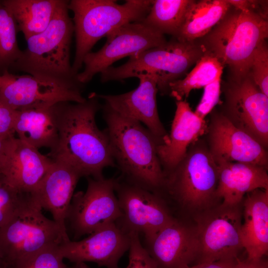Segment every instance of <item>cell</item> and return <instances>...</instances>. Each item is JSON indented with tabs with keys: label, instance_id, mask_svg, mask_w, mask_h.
<instances>
[{
	"label": "cell",
	"instance_id": "cell-1",
	"mask_svg": "<svg viewBox=\"0 0 268 268\" xmlns=\"http://www.w3.org/2000/svg\"><path fill=\"white\" fill-rule=\"evenodd\" d=\"M98 99L92 93L82 103L55 105L59 139L48 156L70 166L81 177L101 178L105 168L116 167L107 134L96 123Z\"/></svg>",
	"mask_w": 268,
	"mask_h": 268
},
{
	"label": "cell",
	"instance_id": "cell-2",
	"mask_svg": "<svg viewBox=\"0 0 268 268\" xmlns=\"http://www.w3.org/2000/svg\"><path fill=\"white\" fill-rule=\"evenodd\" d=\"M103 118L114 161L127 182L163 195L166 177L157 154L158 141L141 124L105 104Z\"/></svg>",
	"mask_w": 268,
	"mask_h": 268
},
{
	"label": "cell",
	"instance_id": "cell-3",
	"mask_svg": "<svg viewBox=\"0 0 268 268\" xmlns=\"http://www.w3.org/2000/svg\"><path fill=\"white\" fill-rule=\"evenodd\" d=\"M68 0H61L53 19L42 32L28 39L26 48L11 69L60 83L81 85L70 63L74 32Z\"/></svg>",
	"mask_w": 268,
	"mask_h": 268
},
{
	"label": "cell",
	"instance_id": "cell-4",
	"mask_svg": "<svg viewBox=\"0 0 268 268\" xmlns=\"http://www.w3.org/2000/svg\"><path fill=\"white\" fill-rule=\"evenodd\" d=\"M268 37V19L253 11L232 7L200 40L206 53L229 67L231 80L239 81L249 74L256 49Z\"/></svg>",
	"mask_w": 268,
	"mask_h": 268
},
{
	"label": "cell",
	"instance_id": "cell-5",
	"mask_svg": "<svg viewBox=\"0 0 268 268\" xmlns=\"http://www.w3.org/2000/svg\"><path fill=\"white\" fill-rule=\"evenodd\" d=\"M153 0H127L123 4L114 0H71L67 7L74 14L76 49L72 68L75 74L84 57L101 38L120 27L142 21Z\"/></svg>",
	"mask_w": 268,
	"mask_h": 268
},
{
	"label": "cell",
	"instance_id": "cell-6",
	"mask_svg": "<svg viewBox=\"0 0 268 268\" xmlns=\"http://www.w3.org/2000/svg\"><path fill=\"white\" fill-rule=\"evenodd\" d=\"M218 177L216 162L208 146L199 139L166 177L163 194L194 215L220 203L216 196Z\"/></svg>",
	"mask_w": 268,
	"mask_h": 268
},
{
	"label": "cell",
	"instance_id": "cell-7",
	"mask_svg": "<svg viewBox=\"0 0 268 268\" xmlns=\"http://www.w3.org/2000/svg\"><path fill=\"white\" fill-rule=\"evenodd\" d=\"M200 39L184 42L173 38L159 46L130 57L124 64L111 66L101 73V81H122L142 73L156 77L157 88L162 94L169 93V84L182 78L205 54Z\"/></svg>",
	"mask_w": 268,
	"mask_h": 268
},
{
	"label": "cell",
	"instance_id": "cell-8",
	"mask_svg": "<svg viewBox=\"0 0 268 268\" xmlns=\"http://www.w3.org/2000/svg\"><path fill=\"white\" fill-rule=\"evenodd\" d=\"M69 240L68 235L43 214L32 199L0 228V260L7 266L45 247Z\"/></svg>",
	"mask_w": 268,
	"mask_h": 268
},
{
	"label": "cell",
	"instance_id": "cell-9",
	"mask_svg": "<svg viewBox=\"0 0 268 268\" xmlns=\"http://www.w3.org/2000/svg\"><path fill=\"white\" fill-rule=\"evenodd\" d=\"M242 203H220L194 215L200 246L197 264L238 258L243 249Z\"/></svg>",
	"mask_w": 268,
	"mask_h": 268
},
{
	"label": "cell",
	"instance_id": "cell-10",
	"mask_svg": "<svg viewBox=\"0 0 268 268\" xmlns=\"http://www.w3.org/2000/svg\"><path fill=\"white\" fill-rule=\"evenodd\" d=\"M115 191L121 212L116 225L130 234L150 237L175 218L164 198L131 184L120 176L116 178Z\"/></svg>",
	"mask_w": 268,
	"mask_h": 268
},
{
	"label": "cell",
	"instance_id": "cell-11",
	"mask_svg": "<svg viewBox=\"0 0 268 268\" xmlns=\"http://www.w3.org/2000/svg\"><path fill=\"white\" fill-rule=\"evenodd\" d=\"M87 178L86 191L73 194L66 220L74 239L116 223L121 215L115 191L116 178Z\"/></svg>",
	"mask_w": 268,
	"mask_h": 268
},
{
	"label": "cell",
	"instance_id": "cell-12",
	"mask_svg": "<svg viewBox=\"0 0 268 268\" xmlns=\"http://www.w3.org/2000/svg\"><path fill=\"white\" fill-rule=\"evenodd\" d=\"M104 45L96 52L88 53L84 58L82 71L77 74L78 81L85 84L97 73L126 57H132L167 42L164 35L142 21L126 24L107 36Z\"/></svg>",
	"mask_w": 268,
	"mask_h": 268
},
{
	"label": "cell",
	"instance_id": "cell-13",
	"mask_svg": "<svg viewBox=\"0 0 268 268\" xmlns=\"http://www.w3.org/2000/svg\"><path fill=\"white\" fill-rule=\"evenodd\" d=\"M81 85H71L17 75L6 70L0 74V95L13 109L48 107L63 102L82 103Z\"/></svg>",
	"mask_w": 268,
	"mask_h": 268
},
{
	"label": "cell",
	"instance_id": "cell-14",
	"mask_svg": "<svg viewBox=\"0 0 268 268\" xmlns=\"http://www.w3.org/2000/svg\"><path fill=\"white\" fill-rule=\"evenodd\" d=\"M222 113L237 128L251 135L266 149L268 145V96L248 74L230 81L224 91Z\"/></svg>",
	"mask_w": 268,
	"mask_h": 268
},
{
	"label": "cell",
	"instance_id": "cell-15",
	"mask_svg": "<svg viewBox=\"0 0 268 268\" xmlns=\"http://www.w3.org/2000/svg\"><path fill=\"white\" fill-rule=\"evenodd\" d=\"M207 133L208 147L215 160L252 164L268 169L267 149L235 127L222 113H213Z\"/></svg>",
	"mask_w": 268,
	"mask_h": 268
},
{
	"label": "cell",
	"instance_id": "cell-16",
	"mask_svg": "<svg viewBox=\"0 0 268 268\" xmlns=\"http://www.w3.org/2000/svg\"><path fill=\"white\" fill-rule=\"evenodd\" d=\"M143 246L157 268H186L197 261L200 251L196 226L176 218L152 236L144 238Z\"/></svg>",
	"mask_w": 268,
	"mask_h": 268
},
{
	"label": "cell",
	"instance_id": "cell-17",
	"mask_svg": "<svg viewBox=\"0 0 268 268\" xmlns=\"http://www.w3.org/2000/svg\"><path fill=\"white\" fill-rule=\"evenodd\" d=\"M136 77L139 80L138 86L125 93L103 95L95 93L98 98L120 115L143 123L159 142L164 144L168 140V134L158 115L156 94L158 91L155 76L142 73Z\"/></svg>",
	"mask_w": 268,
	"mask_h": 268
},
{
	"label": "cell",
	"instance_id": "cell-18",
	"mask_svg": "<svg viewBox=\"0 0 268 268\" xmlns=\"http://www.w3.org/2000/svg\"><path fill=\"white\" fill-rule=\"evenodd\" d=\"M53 162L38 149L13 135L8 139L0 157V174L12 187L31 194Z\"/></svg>",
	"mask_w": 268,
	"mask_h": 268
},
{
	"label": "cell",
	"instance_id": "cell-19",
	"mask_svg": "<svg viewBox=\"0 0 268 268\" xmlns=\"http://www.w3.org/2000/svg\"><path fill=\"white\" fill-rule=\"evenodd\" d=\"M130 244V234L113 223L81 240L63 242L59 249L64 259L73 263L91 262L105 268H119V260Z\"/></svg>",
	"mask_w": 268,
	"mask_h": 268
},
{
	"label": "cell",
	"instance_id": "cell-20",
	"mask_svg": "<svg viewBox=\"0 0 268 268\" xmlns=\"http://www.w3.org/2000/svg\"><path fill=\"white\" fill-rule=\"evenodd\" d=\"M53 161L50 169L31 196L42 209L51 213L53 220L67 235L66 220L74 189L81 177L68 164Z\"/></svg>",
	"mask_w": 268,
	"mask_h": 268
},
{
	"label": "cell",
	"instance_id": "cell-21",
	"mask_svg": "<svg viewBox=\"0 0 268 268\" xmlns=\"http://www.w3.org/2000/svg\"><path fill=\"white\" fill-rule=\"evenodd\" d=\"M176 109L167 142L157 146V154L166 177L186 155L191 145L207 133L205 119L193 112L186 100L176 101Z\"/></svg>",
	"mask_w": 268,
	"mask_h": 268
},
{
	"label": "cell",
	"instance_id": "cell-22",
	"mask_svg": "<svg viewBox=\"0 0 268 268\" xmlns=\"http://www.w3.org/2000/svg\"><path fill=\"white\" fill-rule=\"evenodd\" d=\"M215 160L219 171L216 196L219 201L222 200V204L238 205L247 193L258 189L268 190L267 168L252 164Z\"/></svg>",
	"mask_w": 268,
	"mask_h": 268
},
{
	"label": "cell",
	"instance_id": "cell-23",
	"mask_svg": "<svg viewBox=\"0 0 268 268\" xmlns=\"http://www.w3.org/2000/svg\"><path fill=\"white\" fill-rule=\"evenodd\" d=\"M243 202V249L248 260L258 261L268 251V190L258 189L248 193Z\"/></svg>",
	"mask_w": 268,
	"mask_h": 268
},
{
	"label": "cell",
	"instance_id": "cell-24",
	"mask_svg": "<svg viewBox=\"0 0 268 268\" xmlns=\"http://www.w3.org/2000/svg\"><path fill=\"white\" fill-rule=\"evenodd\" d=\"M55 105L16 110L13 130L17 137L38 149L53 150L59 139Z\"/></svg>",
	"mask_w": 268,
	"mask_h": 268
},
{
	"label": "cell",
	"instance_id": "cell-25",
	"mask_svg": "<svg viewBox=\"0 0 268 268\" xmlns=\"http://www.w3.org/2000/svg\"><path fill=\"white\" fill-rule=\"evenodd\" d=\"M231 8L227 0H192L182 26L174 38L184 42L201 39L223 18Z\"/></svg>",
	"mask_w": 268,
	"mask_h": 268
},
{
	"label": "cell",
	"instance_id": "cell-26",
	"mask_svg": "<svg viewBox=\"0 0 268 268\" xmlns=\"http://www.w3.org/2000/svg\"><path fill=\"white\" fill-rule=\"evenodd\" d=\"M11 13L18 31L27 40L44 31L57 11L61 0H1Z\"/></svg>",
	"mask_w": 268,
	"mask_h": 268
},
{
	"label": "cell",
	"instance_id": "cell-27",
	"mask_svg": "<svg viewBox=\"0 0 268 268\" xmlns=\"http://www.w3.org/2000/svg\"><path fill=\"white\" fill-rule=\"evenodd\" d=\"M223 67L216 58L206 52L184 78L169 84V94L176 101L183 100L192 90L204 87L221 77Z\"/></svg>",
	"mask_w": 268,
	"mask_h": 268
},
{
	"label": "cell",
	"instance_id": "cell-28",
	"mask_svg": "<svg viewBox=\"0 0 268 268\" xmlns=\"http://www.w3.org/2000/svg\"><path fill=\"white\" fill-rule=\"evenodd\" d=\"M192 0H153L148 13L142 21L163 35L175 37L182 26Z\"/></svg>",
	"mask_w": 268,
	"mask_h": 268
},
{
	"label": "cell",
	"instance_id": "cell-29",
	"mask_svg": "<svg viewBox=\"0 0 268 268\" xmlns=\"http://www.w3.org/2000/svg\"><path fill=\"white\" fill-rule=\"evenodd\" d=\"M15 21L9 11L0 0V74L9 70L20 58Z\"/></svg>",
	"mask_w": 268,
	"mask_h": 268
},
{
	"label": "cell",
	"instance_id": "cell-30",
	"mask_svg": "<svg viewBox=\"0 0 268 268\" xmlns=\"http://www.w3.org/2000/svg\"><path fill=\"white\" fill-rule=\"evenodd\" d=\"M29 194L8 184L0 174V228L7 223L31 201Z\"/></svg>",
	"mask_w": 268,
	"mask_h": 268
},
{
	"label": "cell",
	"instance_id": "cell-31",
	"mask_svg": "<svg viewBox=\"0 0 268 268\" xmlns=\"http://www.w3.org/2000/svg\"><path fill=\"white\" fill-rule=\"evenodd\" d=\"M55 244L45 247L30 255L19 259L6 268H66L59 246Z\"/></svg>",
	"mask_w": 268,
	"mask_h": 268
},
{
	"label": "cell",
	"instance_id": "cell-32",
	"mask_svg": "<svg viewBox=\"0 0 268 268\" xmlns=\"http://www.w3.org/2000/svg\"><path fill=\"white\" fill-rule=\"evenodd\" d=\"M248 74L260 90L268 96V48L266 41L256 49Z\"/></svg>",
	"mask_w": 268,
	"mask_h": 268
},
{
	"label": "cell",
	"instance_id": "cell-33",
	"mask_svg": "<svg viewBox=\"0 0 268 268\" xmlns=\"http://www.w3.org/2000/svg\"><path fill=\"white\" fill-rule=\"evenodd\" d=\"M129 263L125 268H157L154 261L142 245L139 235L130 234Z\"/></svg>",
	"mask_w": 268,
	"mask_h": 268
},
{
	"label": "cell",
	"instance_id": "cell-34",
	"mask_svg": "<svg viewBox=\"0 0 268 268\" xmlns=\"http://www.w3.org/2000/svg\"><path fill=\"white\" fill-rule=\"evenodd\" d=\"M221 77L204 87L201 99L194 113L200 118L204 119L219 102Z\"/></svg>",
	"mask_w": 268,
	"mask_h": 268
},
{
	"label": "cell",
	"instance_id": "cell-35",
	"mask_svg": "<svg viewBox=\"0 0 268 268\" xmlns=\"http://www.w3.org/2000/svg\"><path fill=\"white\" fill-rule=\"evenodd\" d=\"M16 110L11 108L0 95V136L15 134L13 125Z\"/></svg>",
	"mask_w": 268,
	"mask_h": 268
},
{
	"label": "cell",
	"instance_id": "cell-36",
	"mask_svg": "<svg viewBox=\"0 0 268 268\" xmlns=\"http://www.w3.org/2000/svg\"><path fill=\"white\" fill-rule=\"evenodd\" d=\"M237 259L199 263L193 266H190L186 268H234Z\"/></svg>",
	"mask_w": 268,
	"mask_h": 268
},
{
	"label": "cell",
	"instance_id": "cell-37",
	"mask_svg": "<svg viewBox=\"0 0 268 268\" xmlns=\"http://www.w3.org/2000/svg\"><path fill=\"white\" fill-rule=\"evenodd\" d=\"M234 268H268V263L263 259L258 261H251L247 259L241 261L238 258Z\"/></svg>",
	"mask_w": 268,
	"mask_h": 268
},
{
	"label": "cell",
	"instance_id": "cell-38",
	"mask_svg": "<svg viewBox=\"0 0 268 268\" xmlns=\"http://www.w3.org/2000/svg\"><path fill=\"white\" fill-rule=\"evenodd\" d=\"M13 135H8V136H0V157L2 153V151L4 149L6 143L8 139L11 136Z\"/></svg>",
	"mask_w": 268,
	"mask_h": 268
},
{
	"label": "cell",
	"instance_id": "cell-39",
	"mask_svg": "<svg viewBox=\"0 0 268 268\" xmlns=\"http://www.w3.org/2000/svg\"><path fill=\"white\" fill-rule=\"evenodd\" d=\"M66 268H90L85 263H76L71 267H67Z\"/></svg>",
	"mask_w": 268,
	"mask_h": 268
},
{
	"label": "cell",
	"instance_id": "cell-40",
	"mask_svg": "<svg viewBox=\"0 0 268 268\" xmlns=\"http://www.w3.org/2000/svg\"><path fill=\"white\" fill-rule=\"evenodd\" d=\"M0 268H6L3 263L0 266Z\"/></svg>",
	"mask_w": 268,
	"mask_h": 268
},
{
	"label": "cell",
	"instance_id": "cell-41",
	"mask_svg": "<svg viewBox=\"0 0 268 268\" xmlns=\"http://www.w3.org/2000/svg\"><path fill=\"white\" fill-rule=\"evenodd\" d=\"M2 264V263L1 262V261H0V266H1V265Z\"/></svg>",
	"mask_w": 268,
	"mask_h": 268
}]
</instances>
